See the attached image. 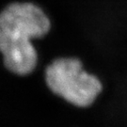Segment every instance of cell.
Returning <instances> with one entry per match:
<instances>
[{"instance_id":"6da1fadb","label":"cell","mask_w":127,"mask_h":127,"mask_svg":"<svg viewBox=\"0 0 127 127\" xmlns=\"http://www.w3.org/2000/svg\"><path fill=\"white\" fill-rule=\"evenodd\" d=\"M45 11L31 1H12L0 10V55L5 69L15 75L32 73L39 56L31 40L51 30Z\"/></svg>"},{"instance_id":"7a4b0ae2","label":"cell","mask_w":127,"mask_h":127,"mask_svg":"<svg viewBox=\"0 0 127 127\" xmlns=\"http://www.w3.org/2000/svg\"><path fill=\"white\" fill-rule=\"evenodd\" d=\"M44 81L55 95L76 107H89L103 91L98 77L87 72L75 57H60L44 70Z\"/></svg>"}]
</instances>
